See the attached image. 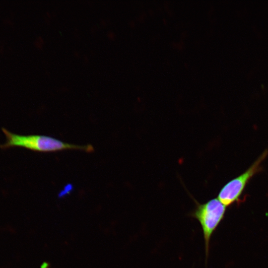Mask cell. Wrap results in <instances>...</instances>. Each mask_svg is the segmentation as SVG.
<instances>
[{"mask_svg": "<svg viewBox=\"0 0 268 268\" xmlns=\"http://www.w3.org/2000/svg\"><path fill=\"white\" fill-rule=\"evenodd\" d=\"M1 130L6 139V142L0 145L2 149L19 147L32 151L44 152L67 149L80 150L88 152L94 150L93 146L90 144H73L51 136L42 135H23L12 133L4 128Z\"/></svg>", "mask_w": 268, "mask_h": 268, "instance_id": "6da1fadb", "label": "cell"}, {"mask_svg": "<svg viewBox=\"0 0 268 268\" xmlns=\"http://www.w3.org/2000/svg\"><path fill=\"white\" fill-rule=\"evenodd\" d=\"M193 200L195 202V208L189 215L196 219L201 227L206 262L211 237L224 218L226 206L218 199L210 200L203 203H200L194 198Z\"/></svg>", "mask_w": 268, "mask_h": 268, "instance_id": "7a4b0ae2", "label": "cell"}, {"mask_svg": "<svg viewBox=\"0 0 268 268\" xmlns=\"http://www.w3.org/2000/svg\"><path fill=\"white\" fill-rule=\"evenodd\" d=\"M268 154L264 152L257 160L244 173L227 183L220 190L218 199L226 206L235 202L241 195L250 179L260 169V164Z\"/></svg>", "mask_w": 268, "mask_h": 268, "instance_id": "3957f363", "label": "cell"}, {"mask_svg": "<svg viewBox=\"0 0 268 268\" xmlns=\"http://www.w3.org/2000/svg\"><path fill=\"white\" fill-rule=\"evenodd\" d=\"M48 264L47 263H44L41 266L40 268H48Z\"/></svg>", "mask_w": 268, "mask_h": 268, "instance_id": "277c9868", "label": "cell"}]
</instances>
